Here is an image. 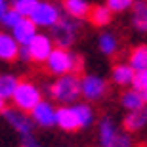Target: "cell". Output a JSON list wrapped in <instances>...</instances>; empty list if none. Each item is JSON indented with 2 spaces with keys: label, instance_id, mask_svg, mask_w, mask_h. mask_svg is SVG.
I'll return each instance as SVG.
<instances>
[{
  "label": "cell",
  "instance_id": "1",
  "mask_svg": "<svg viewBox=\"0 0 147 147\" xmlns=\"http://www.w3.org/2000/svg\"><path fill=\"white\" fill-rule=\"evenodd\" d=\"M50 96L54 101H59L61 105H71L80 98V78L75 73L57 76L52 86H50Z\"/></svg>",
  "mask_w": 147,
  "mask_h": 147
},
{
  "label": "cell",
  "instance_id": "2",
  "mask_svg": "<svg viewBox=\"0 0 147 147\" xmlns=\"http://www.w3.org/2000/svg\"><path fill=\"white\" fill-rule=\"evenodd\" d=\"M46 67L52 75H67V73H76L80 69V57L71 54L67 48H54L52 54L46 59Z\"/></svg>",
  "mask_w": 147,
  "mask_h": 147
},
{
  "label": "cell",
  "instance_id": "3",
  "mask_svg": "<svg viewBox=\"0 0 147 147\" xmlns=\"http://www.w3.org/2000/svg\"><path fill=\"white\" fill-rule=\"evenodd\" d=\"M11 101H13V105L17 109L25 111V113H31L42 101V92H40V88L33 80H19Z\"/></svg>",
  "mask_w": 147,
  "mask_h": 147
},
{
  "label": "cell",
  "instance_id": "4",
  "mask_svg": "<svg viewBox=\"0 0 147 147\" xmlns=\"http://www.w3.org/2000/svg\"><path fill=\"white\" fill-rule=\"evenodd\" d=\"M78 31H80V19H75L71 16L61 17L59 21L52 27V40L59 48H69L76 40Z\"/></svg>",
  "mask_w": 147,
  "mask_h": 147
},
{
  "label": "cell",
  "instance_id": "5",
  "mask_svg": "<svg viewBox=\"0 0 147 147\" xmlns=\"http://www.w3.org/2000/svg\"><path fill=\"white\" fill-rule=\"evenodd\" d=\"M31 19L36 27H44V29H52L55 23L61 19L59 8L54 4V2H48V0H40L36 4V8L31 13Z\"/></svg>",
  "mask_w": 147,
  "mask_h": 147
},
{
  "label": "cell",
  "instance_id": "6",
  "mask_svg": "<svg viewBox=\"0 0 147 147\" xmlns=\"http://www.w3.org/2000/svg\"><path fill=\"white\" fill-rule=\"evenodd\" d=\"M107 94V82L99 75H84L80 78V96L88 101H99Z\"/></svg>",
  "mask_w": 147,
  "mask_h": 147
},
{
  "label": "cell",
  "instance_id": "7",
  "mask_svg": "<svg viewBox=\"0 0 147 147\" xmlns=\"http://www.w3.org/2000/svg\"><path fill=\"white\" fill-rule=\"evenodd\" d=\"M2 115H4L6 122H8V124L19 134V136H21V140H25V138H33V124H34V120L31 119L25 111L13 107V109H4Z\"/></svg>",
  "mask_w": 147,
  "mask_h": 147
},
{
  "label": "cell",
  "instance_id": "8",
  "mask_svg": "<svg viewBox=\"0 0 147 147\" xmlns=\"http://www.w3.org/2000/svg\"><path fill=\"white\" fill-rule=\"evenodd\" d=\"M27 50H29V55H31V61L46 63L48 55L52 54V50H54V40H52V36H48V34L38 33L36 36L27 44Z\"/></svg>",
  "mask_w": 147,
  "mask_h": 147
},
{
  "label": "cell",
  "instance_id": "9",
  "mask_svg": "<svg viewBox=\"0 0 147 147\" xmlns=\"http://www.w3.org/2000/svg\"><path fill=\"white\" fill-rule=\"evenodd\" d=\"M55 113H57V109H55L54 105L50 103V101H44L42 99L31 111V119L34 120V124L42 126V128H52V126H55Z\"/></svg>",
  "mask_w": 147,
  "mask_h": 147
},
{
  "label": "cell",
  "instance_id": "10",
  "mask_svg": "<svg viewBox=\"0 0 147 147\" xmlns=\"http://www.w3.org/2000/svg\"><path fill=\"white\" fill-rule=\"evenodd\" d=\"M36 29L38 27L33 23V19H31V17H23L21 21H19L16 27L11 29V34H13V38L17 40V44H19V46H27V44L38 34Z\"/></svg>",
  "mask_w": 147,
  "mask_h": 147
},
{
  "label": "cell",
  "instance_id": "11",
  "mask_svg": "<svg viewBox=\"0 0 147 147\" xmlns=\"http://www.w3.org/2000/svg\"><path fill=\"white\" fill-rule=\"evenodd\" d=\"M55 124L59 126L63 132H76L80 128L73 105H61L59 109H57V113H55Z\"/></svg>",
  "mask_w": 147,
  "mask_h": 147
},
{
  "label": "cell",
  "instance_id": "12",
  "mask_svg": "<svg viewBox=\"0 0 147 147\" xmlns=\"http://www.w3.org/2000/svg\"><path fill=\"white\" fill-rule=\"evenodd\" d=\"M98 134H99V143L103 147H115L117 136H119V128H117V124H115V120L111 117H103L99 120Z\"/></svg>",
  "mask_w": 147,
  "mask_h": 147
},
{
  "label": "cell",
  "instance_id": "13",
  "mask_svg": "<svg viewBox=\"0 0 147 147\" xmlns=\"http://www.w3.org/2000/svg\"><path fill=\"white\" fill-rule=\"evenodd\" d=\"M19 55V44L13 38V34L0 33V59L2 61H13Z\"/></svg>",
  "mask_w": 147,
  "mask_h": 147
},
{
  "label": "cell",
  "instance_id": "14",
  "mask_svg": "<svg viewBox=\"0 0 147 147\" xmlns=\"http://www.w3.org/2000/svg\"><path fill=\"white\" fill-rule=\"evenodd\" d=\"M134 76H136V69L130 63H117L111 71V78L119 86H132Z\"/></svg>",
  "mask_w": 147,
  "mask_h": 147
},
{
  "label": "cell",
  "instance_id": "15",
  "mask_svg": "<svg viewBox=\"0 0 147 147\" xmlns=\"http://www.w3.org/2000/svg\"><path fill=\"white\" fill-rule=\"evenodd\" d=\"M132 25L140 33H147V0H136L132 6Z\"/></svg>",
  "mask_w": 147,
  "mask_h": 147
},
{
  "label": "cell",
  "instance_id": "16",
  "mask_svg": "<svg viewBox=\"0 0 147 147\" xmlns=\"http://www.w3.org/2000/svg\"><path fill=\"white\" fill-rule=\"evenodd\" d=\"M145 103L147 101L143 99L142 92L136 90V88L126 90V92H122V96H120V105H122L126 111H142L143 107H145Z\"/></svg>",
  "mask_w": 147,
  "mask_h": 147
},
{
  "label": "cell",
  "instance_id": "17",
  "mask_svg": "<svg viewBox=\"0 0 147 147\" xmlns=\"http://www.w3.org/2000/svg\"><path fill=\"white\" fill-rule=\"evenodd\" d=\"M63 10L67 16L75 17V19H82V17L90 16V4L88 0H63Z\"/></svg>",
  "mask_w": 147,
  "mask_h": 147
},
{
  "label": "cell",
  "instance_id": "18",
  "mask_svg": "<svg viewBox=\"0 0 147 147\" xmlns=\"http://www.w3.org/2000/svg\"><path fill=\"white\" fill-rule=\"evenodd\" d=\"M147 122V115L142 111H128V115L124 117V130L126 132H138L142 130Z\"/></svg>",
  "mask_w": 147,
  "mask_h": 147
},
{
  "label": "cell",
  "instance_id": "19",
  "mask_svg": "<svg viewBox=\"0 0 147 147\" xmlns=\"http://www.w3.org/2000/svg\"><path fill=\"white\" fill-rule=\"evenodd\" d=\"M90 21H92V25H96V27H105V25H109L111 23V17H113V11L107 8V4L105 6H96V8H92L90 10Z\"/></svg>",
  "mask_w": 147,
  "mask_h": 147
},
{
  "label": "cell",
  "instance_id": "20",
  "mask_svg": "<svg viewBox=\"0 0 147 147\" xmlns=\"http://www.w3.org/2000/svg\"><path fill=\"white\" fill-rule=\"evenodd\" d=\"M128 63H130L136 71H143L147 69V46L145 44H140L130 52V57H128Z\"/></svg>",
  "mask_w": 147,
  "mask_h": 147
},
{
  "label": "cell",
  "instance_id": "21",
  "mask_svg": "<svg viewBox=\"0 0 147 147\" xmlns=\"http://www.w3.org/2000/svg\"><path fill=\"white\" fill-rule=\"evenodd\" d=\"M73 109H75L76 120H78L80 128H88V126L94 122V117H96V115H94V109L88 103H75Z\"/></svg>",
  "mask_w": 147,
  "mask_h": 147
},
{
  "label": "cell",
  "instance_id": "22",
  "mask_svg": "<svg viewBox=\"0 0 147 147\" xmlns=\"http://www.w3.org/2000/svg\"><path fill=\"white\" fill-rule=\"evenodd\" d=\"M98 46H99V52L103 55H115L117 50H119V40L113 33H103L99 34V40H98Z\"/></svg>",
  "mask_w": 147,
  "mask_h": 147
},
{
  "label": "cell",
  "instance_id": "23",
  "mask_svg": "<svg viewBox=\"0 0 147 147\" xmlns=\"http://www.w3.org/2000/svg\"><path fill=\"white\" fill-rule=\"evenodd\" d=\"M17 84H19V80L13 75H0V98L4 99V101L6 99H11Z\"/></svg>",
  "mask_w": 147,
  "mask_h": 147
},
{
  "label": "cell",
  "instance_id": "24",
  "mask_svg": "<svg viewBox=\"0 0 147 147\" xmlns=\"http://www.w3.org/2000/svg\"><path fill=\"white\" fill-rule=\"evenodd\" d=\"M40 0H11V8L17 10L23 17H29Z\"/></svg>",
  "mask_w": 147,
  "mask_h": 147
},
{
  "label": "cell",
  "instance_id": "25",
  "mask_svg": "<svg viewBox=\"0 0 147 147\" xmlns=\"http://www.w3.org/2000/svg\"><path fill=\"white\" fill-rule=\"evenodd\" d=\"M21 19H23V16H21L17 10H13V8H8V10L2 13V17H0V23H2V27L13 29L17 23L21 21Z\"/></svg>",
  "mask_w": 147,
  "mask_h": 147
},
{
  "label": "cell",
  "instance_id": "26",
  "mask_svg": "<svg viewBox=\"0 0 147 147\" xmlns=\"http://www.w3.org/2000/svg\"><path fill=\"white\" fill-rule=\"evenodd\" d=\"M134 2H136V0H107V8H109L111 11L120 13V11L130 10L132 6H134Z\"/></svg>",
  "mask_w": 147,
  "mask_h": 147
},
{
  "label": "cell",
  "instance_id": "27",
  "mask_svg": "<svg viewBox=\"0 0 147 147\" xmlns=\"http://www.w3.org/2000/svg\"><path fill=\"white\" fill-rule=\"evenodd\" d=\"M132 86L136 88V90H140V92H147V69L136 71V76H134Z\"/></svg>",
  "mask_w": 147,
  "mask_h": 147
},
{
  "label": "cell",
  "instance_id": "28",
  "mask_svg": "<svg viewBox=\"0 0 147 147\" xmlns=\"http://www.w3.org/2000/svg\"><path fill=\"white\" fill-rule=\"evenodd\" d=\"M115 147H132L130 132H119V136H117V142H115Z\"/></svg>",
  "mask_w": 147,
  "mask_h": 147
},
{
  "label": "cell",
  "instance_id": "29",
  "mask_svg": "<svg viewBox=\"0 0 147 147\" xmlns=\"http://www.w3.org/2000/svg\"><path fill=\"white\" fill-rule=\"evenodd\" d=\"M21 147H40V145H38V142L33 136V138H25V140H21Z\"/></svg>",
  "mask_w": 147,
  "mask_h": 147
},
{
  "label": "cell",
  "instance_id": "30",
  "mask_svg": "<svg viewBox=\"0 0 147 147\" xmlns=\"http://www.w3.org/2000/svg\"><path fill=\"white\" fill-rule=\"evenodd\" d=\"M8 10V0H0V17H2V13Z\"/></svg>",
  "mask_w": 147,
  "mask_h": 147
},
{
  "label": "cell",
  "instance_id": "31",
  "mask_svg": "<svg viewBox=\"0 0 147 147\" xmlns=\"http://www.w3.org/2000/svg\"><path fill=\"white\" fill-rule=\"evenodd\" d=\"M4 109H6V101L0 98V113H4Z\"/></svg>",
  "mask_w": 147,
  "mask_h": 147
},
{
  "label": "cell",
  "instance_id": "32",
  "mask_svg": "<svg viewBox=\"0 0 147 147\" xmlns=\"http://www.w3.org/2000/svg\"><path fill=\"white\" fill-rule=\"evenodd\" d=\"M145 115H147V111H145Z\"/></svg>",
  "mask_w": 147,
  "mask_h": 147
}]
</instances>
